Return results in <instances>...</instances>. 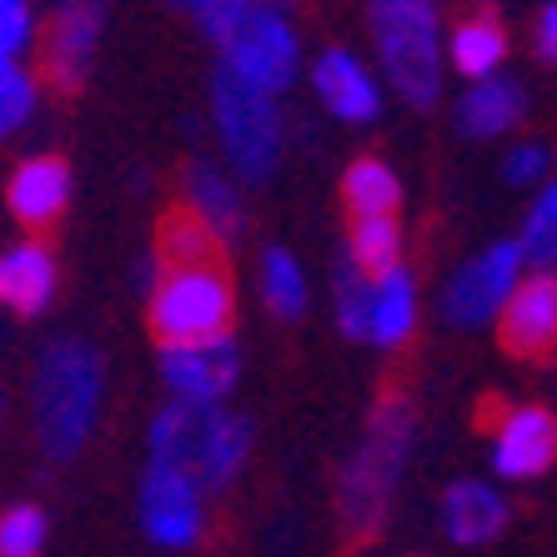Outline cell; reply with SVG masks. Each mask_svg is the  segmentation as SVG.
I'll return each instance as SVG.
<instances>
[{"label": "cell", "instance_id": "6da1fadb", "mask_svg": "<svg viewBox=\"0 0 557 557\" xmlns=\"http://www.w3.org/2000/svg\"><path fill=\"white\" fill-rule=\"evenodd\" d=\"M412 447H417V403L407 392H387L367 417L362 437H357L337 482V512L351 543L382 532L392 497L403 487V472L412 462Z\"/></svg>", "mask_w": 557, "mask_h": 557}, {"label": "cell", "instance_id": "7a4b0ae2", "mask_svg": "<svg viewBox=\"0 0 557 557\" xmlns=\"http://www.w3.org/2000/svg\"><path fill=\"white\" fill-rule=\"evenodd\" d=\"M101 403H106L101 351L91 342L55 337L36 357V376H30V417H36L40 453L51 462H71L91 442L96 422H101Z\"/></svg>", "mask_w": 557, "mask_h": 557}, {"label": "cell", "instance_id": "3957f363", "mask_svg": "<svg viewBox=\"0 0 557 557\" xmlns=\"http://www.w3.org/2000/svg\"><path fill=\"white\" fill-rule=\"evenodd\" d=\"M146 447H151V462L191 478L201 493H221L251 457V422L232 407L166 403L151 417Z\"/></svg>", "mask_w": 557, "mask_h": 557}, {"label": "cell", "instance_id": "277c9868", "mask_svg": "<svg viewBox=\"0 0 557 557\" xmlns=\"http://www.w3.org/2000/svg\"><path fill=\"white\" fill-rule=\"evenodd\" d=\"M367 26L382 61V76L412 111L442 101V15L428 0H372Z\"/></svg>", "mask_w": 557, "mask_h": 557}, {"label": "cell", "instance_id": "5b68a950", "mask_svg": "<svg viewBox=\"0 0 557 557\" xmlns=\"http://www.w3.org/2000/svg\"><path fill=\"white\" fill-rule=\"evenodd\" d=\"M211 126H216L226 166H232V176L242 186L267 182L282 166L286 126H282V111H276V96L251 91L236 76H226L221 65L211 76Z\"/></svg>", "mask_w": 557, "mask_h": 557}, {"label": "cell", "instance_id": "8992f818", "mask_svg": "<svg viewBox=\"0 0 557 557\" xmlns=\"http://www.w3.org/2000/svg\"><path fill=\"white\" fill-rule=\"evenodd\" d=\"M232 311L236 292L221 261L166 267L161 282L151 286V297H146V317H151V332L161 337V347L232 337Z\"/></svg>", "mask_w": 557, "mask_h": 557}, {"label": "cell", "instance_id": "52a82bcc", "mask_svg": "<svg viewBox=\"0 0 557 557\" xmlns=\"http://www.w3.org/2000/svg\"><path fill=\"white\" fill-rule=\"evenodd\" d=\"M221 71L236 76L251 91L282 96L292 81L301 76V36L297 21L282 5H261V0H242L232 30L216 46Z\"/></svg>", "mask_w": 557, "mask_h": 557}, {"label": "cell", "instance_id": "ba28073f", "mask_svg": "<svg viewBox=\"0 0 557 557\" xmlns=\"http://www.w3.org/2000/svg\"><path fill=\"white\" fill-rule=\"evenodd\" d=\"M522 282V251L518 242H493L482 247L472 261L457 267V276L442 286V322L478 332V326L497 322L507 307V297Z\"/></svg>", "mask_w": 557, "mask_h": 557}, {"label": "cell", "instance_id": "9c48e42d", "mask_svg": "<svg viewBox=\"0 0 557 557\" xmlns=\"http://www.w3.org/2000/svg\"><path fill=\"white\" fill-rule=\"evenodd\" d=\"M156 367H161V382H166L171 403L226 407V397L242 382V347H236V337L176 342V347H161Z\"/></svg>", "mask_w": 557, "mask_h": 557}, {"label": "cell", "instance_id": "30bf717a", "mask_svg": "<svg viewBox=\"0 0 557 557\" xmlns=\"http://www.w3.org/2000/svg\"><path fill=\"white\" fill-rule=\"evenodd\" d=\"M136 512H141L146 537L156 547H171V553L196 547L201 532H207V493L191 478H182V472H171L161 462H146Z\"/></svg>", "mask_w": 557, "mask_h": 557}, {"label": "cell", "instance_id": "8fae6325", "mask_svg": "<svg viewBox=\"0 0 557 557\" xmlns=\"http://www.w3.org/2000/svg\"><path fill=\"white\" fill-rule=\"evenodd\" d=\"M101 30L106 5H91V0L55 5L51 26H46V81L61 91H81L96 65V51H101Z\"/></svg>", "mask_w": 557, "mask_h": 557}, {"label": "cell", "instance_id": "7c38bea8", "mask_svg": "<svg viewBox=\"0 0 557 557\" xmlns=\"http://www.w3.org/2000/svg\"><path fill=\"white\" fill-rule=\"evenodd\" d=\"M557 462V417L547 407H512L497 417L493 432V472L507 482L543 478Z\"/></svg>", "mask_w": 557, "mask_h": 557}, {"label": "cell", "instance_id": "4fadbf2b", "mask_svg": "<svg viewBox=\"0 0 557 557\" xmlns=\"http://www.w3.org/2000/svg\"><path fill=\"white\" fill-rule=\"evenodd\" d=\"M311 91L347 126H367V121L382 116V81H376V71H367L362 55L342 51V46H326L311 61Z\"/></svg>", "mask_w": 557, "mask_h": 557}, {"label": "cell", "instance_id": "5bb4252c", "mask_svg": "<svg viewBox=\"0 0 557 557\" xmlns=\"http://www.w3.org/2000/svg\"><path fill=\"white\" fill-rule=\"evenodd\" d=\"M497 337L512 357H547L557 351V276L532 272L518 282L497 317Z\"/></svg>", "mask_w": 557, "mask_h": 557}, {"label": "cell", "instance_id": "9a60e30c", "mask_svg": "<svg viewBox=\"0 0 557 557\" xmlns=\"http://www.w3.org/2000/svg\"><path fill=\"white\" fill-rule=\"evenodd\" d=\"M182 191H186V216L216 247H232L236 236L247 232V191H242V182L232 171L211 166V161H191L182 176Z\"/></svg>", "mask_w": 557, "mask_h": 557}, {"label": "cell", "instance_id": "2e32d148", "mask_svg": "<svg viewBox=\"0 0 557 557\" xmlns=\"http://www.w3.org/2000/svg\"><path fill=\"white\" fill-rule=\"evenodd\" d=\"M71 201V166L61 156H26L5 182V211L21 226H51Z\"/></svg>", "mask_w": 557, "mask_h": 557}, {"label": "cell", "instance_id": "e0dca14e", "mask_svg": "<svg viewBox=\"0 0 557 557\" xmlns=\"http://www.w3.org/2000/svg\"><path fill=\"white\" fill-rule=\"evenodd\" d=\"M55 251L40 242H15L0 251V307H11L15 317H40L55 301Z\"/></svg>", "mask_w": 557, "mask_h": 557}, {"label": "cell", "instance_id": "ac0fdd59", "mask_svg": "<svg viewBox=\"0 0 557 557\" xmlns=\"http://www.w3.org/2000/svg\"><path fill=\"white\" fill-rule=\"evenodd\" d=\"M503 528H507V497L497 493L493 482L462 478L442 493V532H447L457 547L493 543Z\"/></svg>", "mask_w": 557, "mask_h": 557}, {"label": "cell", "instance_id": "d6986e66", "mask_svg": "<svg viewBox=\"0 0 557 557\" xmlns=\"http://www.w3.org/2000/svg\"><path fill=\"white\" fill-rule=\"evenodd\" d=\"M528 116V91L512 76H487L478 86H467L453 106V121L472 141H497Z\"/></svg>", "mask_w": 557, "mask_h": 557}, {"label": "cell", "instance_id": "ffe728a7", "mask_svg": "<svg viewBox=\"0 0 557 557\" xmlns=\"http://www.w3.org/2000/svg\"><path fill=\"white\" fill-rule=\"evenodd\" d=\"M417 332V276L407 267L372 276V311H367V342L382 351L403 347Z\"/></svg>", "mask_w": 557, "mask_h": 557}, {"label": "cell", "instance_id": "44dd1931", "mask_svg": "<svg viewBox=\"0 0 557 557\" xmlns=\"http://www.w3.org/2000/svg\"><path fill=\"white\" fill-rule=\"evenodd\" d=\"M447 55H453V71H462L472 86L487 76H503L507 61V26L497 11H472L467 21L453 26V40H447Z\"/></svg>", "mask_w": 557, "mask_h": 557}, {"label": "cell", "instance_id": "7402d4cb", "mask_svg": "<svg viewBox=\"0 0 557 557\" xmlns=\"http://www.w3.org/2000/svg\"><path fill=\"white\" fill-rule=\"evenodd\" d=\"M342 201H347L351 221L397 216V207H403V182H397V171H392L387 161L362 156V161H351L347 176H342Z\"/></svg>", "mask_w": 557, "mask_h": 557}, {"label": "cell", "instance_id": "603a6c76", "mask_svg": "<svg viewBox=\"0 0 557 557\" xmlns=\"http://www.w3.org/2000/svg\"><path fill=\"white\" fill-rule=\"evenodd\" d=\"M257 286H261V301H267V311H272V317H282V322H297V317H307L311 286H307L301 261L292 257L286 247H267V251H261Z\"/></svg>", "mask_w": 557, "mask_h": 557}, {"label": "cell", "instance_id": "cb8c5ba5", "mask_svg": "<svg viewBox=\"0 0 557 557\" xmlns=\"http://www.w3.org/2000/svg\"><path fill=\"white\" fill-rule=\"evenodd\" d=\"M347 261L367 276H382V272H392V267H403V226H397V216L351 221Z\"/></svg>", "mask_w": 557, "mask_h": 557}, {"label": "cell", "instance_id": "d4e9b609", "mask_svg": "<svg viewBox=\"0 0 557 557\" xmlns=\"http://www.w3.org/2000/svg\"><path fill=\"white\" fill-rule=\"evenodd\" d=\"M332 311H337L342 337L367 342V311H372V276L357 272L347 261V251L337 257V272H332Z\"/></svg>", "mask_w": 557, "mask_h": 557}, {"label": "cell", "instance_id": "484cf974", "mask_svg": "<svg viewBox=\"0 0 557 557\" xmlns=\"http://www.w3.org/2000/svg\"><path fill=\"white\" fill-rule=\"evenodd\" d=\"M518 251H522V267H537V272H553L557 267V182L537 191L532 201L528 221H522L518 232Z\"/></svg>", "mask_w": 557, "mask_h": 557}, {"label": "cell", "instance_id": "4316f807", "mask_svg": "<svg viewBox=\"0 0 557 557\" xmlns=\"http://www.w3.org/2000/svg\"><path fill=\"white\" fill-rule=\"evenodd\" d=\"M36 101H40V86H36V76L26 71V61H5V65H0V141L30 126Z\"/></svg>", "mask_w": 557, "mask_h": 557}, {"label": "cell", "instance_id": "83f0119b", "mask_svg": "<svg viewBox=\"0 0 557 557\" xmlns=\"http://www.w3.org/2000/svg\"><path fill=\"white\" fill-rule=\"evenodd\" d=\"M51 537V518L36 503H15L0 512V557H40Z\"/></svg>", "mask_w": 557, "mask_h": 557}, {"label": "cell", "instance_id": "f1b7e54d", "mask_svg": "<svg viewBox=\"0 0 557 557\" xmlns=\"http://www.w3.org/2000/svg\"><path fill=\"white\" fill-rule=\"evenodd\" d=\"M156 257H161V267H196V261H216V242H211L186 211H176V216L161 226Z\"/></svg>", "mask_w": 557, "mask_h": 557}, {"label": "cell", "instance_id": "f546056e", "mask_svg": "<svg viewBox=\"0 0 557 557\" xmlns=\"http://www.w3.org/2000/svg\"><path fill=\"white\" fill-rule=\"evenodd\" d=\"M30 40H36V11L26 0H0V65L26 61Z\"/></svg>", "mask_w": 557, "mask_h": 557}, {"label": "cell", "instance_id": "4dcf8cb0", "mask_svg": "<svg viewBox=\"0 0 557 557\" xmlns=\"http://www.w3.org/2000/svg\"><path fill=\"white\" fill-rule=\"evenodd\" d=\"M543 171H547V146L543 141H522V146H512V151L503 156V182L507 186L543 182Z\"/></svg>", "mask_w": 557, "mask_h": 557}, {"label": "cell", "instance_id": "1f68e13d", "mask_svg": "<svg viewBox=\"0 0 557 557\" xmlns=\"http://www.w3.org/2000/svg\"><path fill=\"white\" fill-rule=\"evenodd\" d=\"M532 46L543 55L547 65H557V0L537 11V26H532Z\"/></svg>", "mask_w": 557, "mask_h": 557}, {"label": "cell", "instance_id": "d6a6232c", "mask_svg": "<svg viewBox=\"0 0 557 557\" xmlns=\"http://www.w3.org/2000/svg\"><path fill=\"white\" fill-rule=\"evenodd\" d=\"M0 417H5V392H0Z\"/></svg>", "mask_w": 557, "mask_h": 557}]
</instances>
